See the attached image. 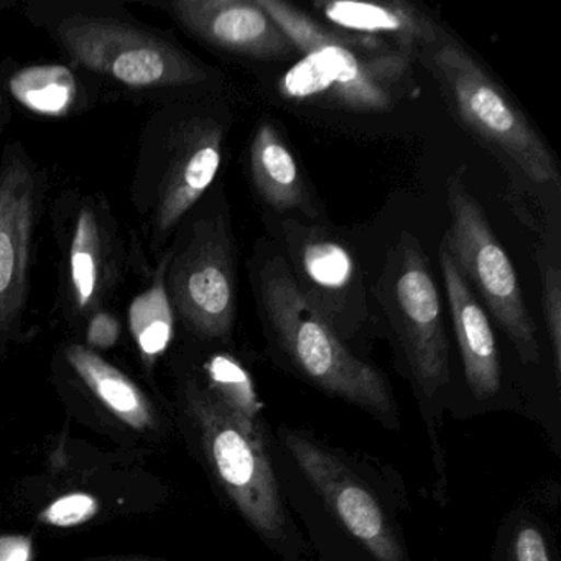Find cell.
I'll return each instance as SVG.
<instances>
[{
	"label": "cell",
	"mask_w": 561,
	"mask_h": 561,
	"mask_svg": "<svg viewBox=\"0 0 561 561\" xmlns=\"http://www.w3.org/2000/svg\"><path fill=\"white\" fill-rule=\"evenodd\" d=\"M22 15L65 61L93 78L107 103L157 104L218 93L221 75L175 35L130 12L123 0H27Z\"/></svg>",
	"instance_id": "obj_1"
},
{
	"label": "cell",
	"mask_w": 561,
	"mask_h": 561,
	"mask_svg": "<svg viewBox=\"0 0 561 561\" xmlns=\"http://www.w3.org/2000/svg\"><path fill=\"white\" fill-rule=\"evenodd\" d=\"M229 126L231 116L218 93L165 101L147 116L129 196L152 264L180 222L215 185Z\"/></svg>",
	"instance_id": "obj_2"
},
{
	"label": "cell",
	"mask_w": 561,
	"mask_h": 561,
	"mask_svg": "<svg viewBox=\"0 0 561 561\" xmlns=\"http://www.w3.org/2000/svg\"><path fill=\"white\" fill-rule=\"evenodd\" d=\"M175 409L206 469L236 511L268 543H284L290 518L282 501L261 423L213 396L190 364L173 354Z\"/></svg>",
	"instance_id": "obj_3"
},
{
	"label": "cell",
	"mask_w": 561,
	"mask_h": 561,
	"mask_svg": "<svg viewBox=\"0 0 561 561\" xmlns=\"http://www.w3.org/2000/svg\"><path fill=\"white\" fill-rule=\"evenodd\" d=\"M255 297L265 330L291 366L313 386L366 410L380 422H396V400L379 370L354 356L308 307L287 259L265 261L255 277Z\"/></svg>",
	"instance_id": "obj_4"
},
{
	"label": "cell",
	"mask_w": 561,
	"mask_h": 561,
	"mask_svg": "<svg viewBox=\"0 0 561 561\" xmlns=\"http://www.w3.org/2000/svg\"><path fill=\"white\" fill-rule=\"evenodd\" d=\"M58 251V311L80 336L96 311L111 308L134 264L140 238H127L110 199L65 186L47 206Z\"/></svg>",
	"instance_id": "obj_5"
},
{
	"label": "cell",
	"mask_w": 561,
	"mask_h": 561,
	"mask_svg": "<svg viewBox=\"0 0 561 561\" xmlns=\"http://www.w3.org/2000/svg\"><path fill=\"white\" fill-rule=\"evenodd\" d=\"M176 321L192 340L231 341L238 317V252L221 188L209 190L163 251Z\"/></svg>",
	"instance_id": "obj_6"
},
{
	"label": "cell",
	"mask_w": 561,
	"mask_h": 561,
	"mask_svg": "<svg viewBox=\"0 0 561 561\" xmlns=\"http://www.w3.org/2000/svg\"><path fill=\"white\" fill-rule=\"evenodd\" d=\"M48 192V170L19 140L5 144L0 153V357L32 340V267Z\"/></svg>",
	"instance_id": "obj_7"
},
{
	"label": "cell",
	"mask_w": 561,
	"mask_h": 561,
	"mask_svg": "<svg viewBox=\"0 0 561 561\" xmlns=\"http://www.w3.org/2000/svg\"><path fill=\"white\" fill-rule=\"evenodd\" d=\"M459 119L537 185H558L560 172L547 144L525 114L468 50L445 37L425 51Z\"/></svg>",
	"instance_id": "obj_8"
},
{
	"label": "cell",
	"mask_w": 561,
	"mask_h": 561,
	"mask_svg": "<svg viewBox=\"0 0 561 561\" xmlns=\"http://www.w3.org/2000/svg\"><path fill=\"white\" fill-rule=\"evenodd\" d=\"M376 297L402 346L413 382L433 399L449 382V344L438 287L412 232H402L387 255Z\"/></svg>",
	"instance_id": "obj_9"
},
{
	"label": "cell",
	"mask_w": 561,
	"mask_h": 561,
	"mask_svg": "<svg viewBox=\"0 0 561 561\" xmlns=\"http://www.w3.org/2000/svg\"><path fill=\"white\" fill-rule=\"evenodd\" d=\"M451 228L445 241L456 268L469 287L478 290L489 313L511 337L524 363H540L537 331L525 305L517 272L481 206L456 173L448 182Z\"/></svg>",
	"instance_id": "obj_10"
},
{
	"label": "cell",
	"mask_w": 561,
	"mask_h": 561,
	"mask_svg": "<svg viewBox=\"0 0 561 561\" xmlns=\"http://www.w3.org/2000/svg\"><path fill=\"white\" fill-rule=\"evenodd\" d=\"M282 96L357 113L389 111L415 90L413 54L399 48L370 51L327 45L301 55L282 77Z\"/></svg>",
	"instance_id": "obj_11"
},
{
	"label": "cell",
	"mask_w": 561,
	"mask_h": 561,
	"mask_svg": "<svg viewBox=\"0 0 561 561\" xmlns=\"http://www.w3.org/2000/svg\"><path fill=\"white\" fill-rule=\"evenodd\" d=\"M51 374L68 405L83 409L94 420V428L133 443H157L169 433V419L152 393L80 340L57 347Z\"/></svg>",
	"instance_id": "obj_12"
},
{
	"label": "cell",
	"mask_w": 561,
	"mask_h": 561,
	"mask_svg": "<svg viewBox=\"0 0 561 561\" xmlns=\"http://www.w3.org/2000/svg\"><path fill=\"white\" fill-rule=\"evenodd\" d=\"M291 277L308 307L341 341L350 340L366 323V288L346 242L320 226L287 219L284 222Z\"/></svg>",
	"instance_id": "obj_13"
},
{
	"label": "cell",
	"mask_w": 561,
	"mask_h": 561,
	"mask_svg": "<svg viewBox=\"0 0 561 561\" xmlns=\"http://www.w3.org/2000/svg\"><path fill=\"white\" fill-rule=\"evenodd\" d=\"M284 443L337 520L377 561H409L382 505L350 466L300 433L288 432Z\"/></svg>",
	"instance_id": "obj_14"
},
{
	"label": "cell",
	"mask_w": 561,
	"mask_h": 561,
	"mask_svg": "<svg viewBox=\"0 0 561 561\" xmlns=\"http://www.w3.org/2000/svg\"><path fill=\"white\" fill-rule=\"evenodd\" d=\"M199 44L238 57L287 58L297 54L257 0H146Z\"/></svg>",
	"instance_id": "obj_15"
},
{
	"label": "cell",
	"mask_w": 561,
	"mask_h": 561,
	"mask_svg": "<svg viewBox=\"0 0 561 561\" xmlns=\"http://www.w3.org/2000/svg\"><path fill=\"white\" fill-rule=\"evenodd\" d=\"M103 103V88L68 61L22 65L8 58L0 64L2 129L14 110L42 119H68Z\"/></svg>",
	"instance_id": "obj_16"
},
{
	"label": "cell",
	"mask_w": 561,
	"mask_h": 561,
	"mask_svg": "<svg viewBox=\"0 0 561 561\" xmlns=\"http://www.w3.org/2000/svg\"><path fill=\"white\" fill-rule=\"evenodd\" d=\"M438 257L466 382L478 399H491L501 390V363L494 331L474 291L456 268L445 241L439 244Z\"/></svg>",
	"instance_id": "obj_17"
},
{
	"label": "cell",
	"mask_w": 561,
	"mask_h": 561,
	"mask_svg": "<svg viewBox=\"0 0 561 561\" xmlns=\"http://www.w3.org/2000/svg\"><path fill=\"white\" fill-rule=\"evenodd\" d=\"M314 9L336 31L377 38L410 54L426 51L443 38L442 28L428 14L403 0H331L317 2Z\"/></svg>",
	"instance_id": "obj_18"
},
{
	"label": "cell",
	"mask_w": 561,
	"mask_h": 561,
	"mask_svg": "<svg viewBox=\"0 0 561 561\" xmlns=\"http://www.w3.org/2000/svg\"><path fill=\"white\" fill-rule=\"evenodd\" d=\"M133 268L142 277V287L127 308V330L140 366L150 376L175 340L176 317L167 288L165 254L149 264L140 239Z\"/></svg>",
	"instance_id": "obj_19"
},
{
	"label": "cell",
	"mask_w": 561,
	"mask_h": 561,
	"mask_svg": "<svg viewBox=\"0 0 561 561\" xmlns=\"http://www.w3.org/2000/svg\"><path fill=\"white\" fill-rule=\"evenodd\" d=\"M249 169L259 196L277 213L311 215L310 196L294 153L271 123H262L252 137Z\"/></svg>",
	"instance_id": "obj_20"
},
{
	"label": "cell",
	"mask_w": 561,
	"mask_h": 561,
	"mask_svg": "<svg viewBox=\"0 0 561 561\" xmlns=\"http://www.w3.org/2000/svg\"><path fill=\"white\" fill-rule=\"evenodd\" d=\"M176 353L190 364L206 389L222 403L241 413L251 422L261 423V402L248 370L225 351H202L195 341L180 347Z\"/></svg>",
	"instance_id": "obj_21"
},
{
	"label": "cell",
	"mask_w": 561,
	"mask_h": 561,
	"mask_svg": "<svg viewBox=\"0 0 561 561\" xmlns=\"http://www.w3.org/2000/svg\"><path fill=\"white\" fill-rule=\"evenodd\" d=\"M538 267L541 275V308L547 323L550 340L551 357H553L554 377L560 383L561 377V272L558 259L550 252L540 249Z\"/></svg>",
	"instance_id": "obj_22"
},
{
	"label": "cell",
	"mask_w": 561,
	"mask_h": 561,
	"mask_svg": "<svg viewBox=\"0 0 561 561\" xmlns=\"http://www.w3.org/2000/svg\"><path fill=\"white\" fill-rule=\"evenodd\" d=\"M121 334H123V323H121L119 317L111 308H104L88 318L83 330H81L80 341L90 350L103 354V351H110L117 346Z\"/></svg>",
	"instance_id": "obj_23"
},
{
	"label": "cell",
	"mask_w": 561,
	"mask_h": 561,
	"mask_svg": "<svg viewBox=\"0 0 561 561\" xmlns=\"http://www.w3.org/2000/svg\"><path fill=\"white\" fill-rule=\"evenodd\" d=\"M511 561H551L550 550L540 528L524 525L515 531Z\"/></svg>",
	"instance_id": "obj_24"
},
{
	"label": "cell",
	"mask_w": 561,
	"mask_h": 561,
	"mask_svg": "<svg viewBox=\"0 0 561 561\" xmlns=\"http://www.w3.org/2000/svg\"><path fill=\"white\" fill-rule=\"evenodd\" d=\"M34 541L28 535H0V561H32Z\"/></svg>",
	"instance_id": "obj_25"
},
{
	"label": "cell",
	"mask_w": 561,
	"mask_h": 561,
	"mask_svg": "<svg viewBox=\"0 0 561 561\" xmlns=\"http://www.w3.org/2000/svg\"><path fill=\"white\" fill-rule=\"evenodd\" d=\"M81 561H163L157 558L140 557V554H98V557H87Z\"/></svg>",
	"instance_id": "obj_26"
}]
</instances>
